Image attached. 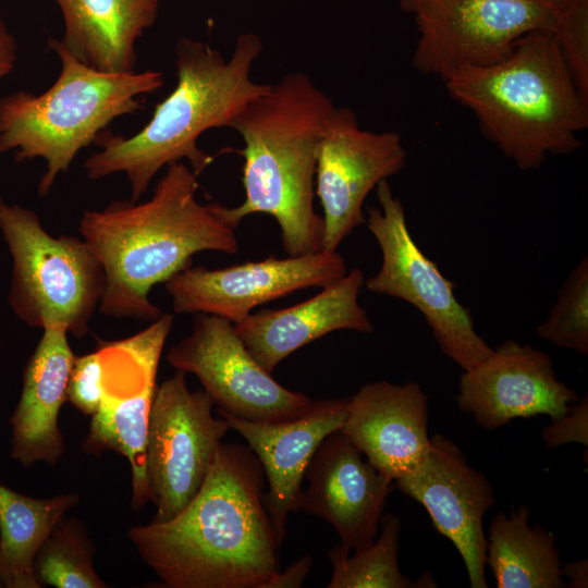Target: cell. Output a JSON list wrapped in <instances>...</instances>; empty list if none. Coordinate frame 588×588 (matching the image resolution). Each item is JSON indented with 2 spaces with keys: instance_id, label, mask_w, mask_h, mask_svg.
Masks as SVG:
<instances>
[{
  "instance_id": "30bf717a",
  "label": "cell",
  "mask_w": 588,
  "mask_h": 588,
  "mask_svg": "<svg viewBox=\"0 0 588 588\" xmlns=\"http://www.w3.org/2000/svg\"><path fill=\"white\" fill-rule=\"evenodd\" d=\"M173 314L162 313L140 332L115 341H98L102 363V400L91 416L83 451H114L132 469L133 510L150 501L146 476V443L157 370Z\"/></svg>"
},
{
  "instance_id": "4316f807",
  "label": "cell",
  "mask_w": 588,
  "mask_h": 588,
  "mask_svg": "<svg viewBox=\"0 0 588 588\" xmlns=\"http://www.w3.org/2000/svg\"><path fill=\"white\" fill-rule=\"evenodd\" d=\"M538 336L561 348L588 355V258L585 256L562 283Z\"/></svg>"
},
{
  "instance_id": "484cf974",
  "label": "cell",
  "mask_w": 588,
  "mask_h": 588,
  "mask_svg": "<svg viewBox=\"0 0 588 588\" xmlns=\"http://www.w3.org/2000/svg\"><path fill=\"white\" fill-rule=\"evenodd\" d=\"M95 546L85 525L63 516L41 543L34 559V575L40 587L106 588L94 568Z\"/></svg>"
},
{
  "instance_id": "1f68e13d",
  "label": "cell",
  "mask_w": 588,
  "mask_h": 588,
  "mask_svg": "<svg viewBox=\"0 0 588 588\" xmlns=\"http://www.w3.org/2000/svg\"><path fill=\"white\" fill-rule=\"evenodd\" d=\"M17 59L15 38L7 24L0 19V79L7 76L14 68ZM0 196V206L2 204Z\"/></svg>"
},
{
  "instance_id": "4fadbf2b",
  "label": "cell",
  "mask_w": 588,
  "mask_h": 588,
  "mask_svg": "<svg viewBox=\"0 0 588 588\" xmlns=\"http://www.w3.org/2000/svg\"><path fill=\"white\" fill-rule=\"evenodd\" d=\"M405 162L400 134L363 130L354 110L332 108L318 148L315 179L323 210L322 249L335 252L365 222L363 207L368 194L401 172Z\"/></svg>"
},
{
  "instance_id": "d4e9b609",
  "label": "cell",
  "mask_w": 588,
  "mask_h": 588,
  "mask_svg": "<svg viewBox=\"0 0 588 588\" xmlns=\"http://www.w3.org/2000/svg\"><path fill=\"white\" fill-rule=\"evenodd\" d=\"M401 519L395 514L382 515L380 535L370 543L351 550L341 543L328 552L332 565L329 588H433L430 574L412 580L399 565Z\"/></svg>"
},
{
  "instance_id": "277c9868",
  "label": "cell",
  "mask_w": 588,
  "mask_h": 588,
  "mask_svg": "<svg viewBox=\"0 0 588 588\" xmlns=\"http://www.w3.org/2000/svg\"><path fill=\"white\" fill-rule=\"evenodd\" d=\"M331 98L301 72L283 75L250 101L229 127L244 143V201L233 208L217 203L233 228L253 213L272 216L287 256L322 249L323 218L314 206L317 155Z\"/></svg>"
},
{
  "instance_id": "ffe728a7",
  "label": "cell",
  "mask_w": 588,
  "mask_h": 588,
  "mask_svg": "<svg viewBox=\"0 0 588 588\" xmlns=\"http://www.w3.org/2000/svg\"><path fill=\"white\" fill-rule=\"evenodd\" d=\"M365 277L354 268L314 297L282 309L250 314L234 329L268 372L304 345L338 330L371 333L373 326L358 296Z\"/></svg>"
},
{
  "instance_id": "7402d4cb",
  "label": "cell",
  "mask_w": 588,
  "mask_h": 588,
  "mask_svg": "<svg viewBox=\"0 0 588 588\" xmlns=\"http://www.w3.org/2000/svg\"><path fill=\"white\" fill-rule=\"evenodd\" d=\"M64 24L61 45L79 62L108 73L134 72L136 44L161 0H54Z\"/></svg>"
},
{
  "instance_id": "6da1fadb",
  "label": "cell",
  "mask_w": 588,
  "mask_h": 588,
  "mask_svg": "<svg viewBox=\"0 0 588 588\" xmlns=\"http://www.w3.org/2000/svg\"><path fill=\"white\" fill-rule=\"evenodd\" d=\"M265 474L248 446L221 443L196 495L175 516L132 527L142 560L169 588H264L280 571Z\"/></svg>"
},
{
  "instance_id": "3957f363",
  "label": "cell",
  "mask_w": 588,
  "mask_h": 588,
  "mask_svg": "<svg viewBox=\"0 0 588 588\" xmlns=\"http://www.w3.org/2000/svg\"><path fill=\"white\" fill-rule=\"evenodd\" d=\"M262 49L258 35L244 33L225 60L208 44L180 38L174 48V89L134 135L126 137L109 130L99 135L96 145L100 149L84 162L87 177L96 181L124 173L131 200L137 201L163 167L187 160L199 175L213 161L198 147L200 135L210 128L229 127L250 101L269 90L271 84L250 77Z\"/></svg>"
},
{
  "instance_id": "ac0fdd59",
  "label": "cell",
  "mask_w": 588,
  "mask_h": 588,
  "mask_svg": "<svg viewBox=\"0 0 588 588\" xmlns=\"http://www.w3.org/2000/svg\"><path fill=\"white\" fill-rule=\"evenodd\" d=\"M428 395L419 383L381 380L347 397L339 430L375 468L395 481L414 473L428 456Z\"/></svg>"
},
{
  "instance_id": "ba28073f",
  "label": "cell",
  "mask_w": 588,
  "mask_h": 588,
  "mask_svg": "<svg viewBox=\"0 0 588 588\" xmlns=\"http://www.w3.org/2000/svg\"><path fill=\"white\" fill-rule=\"evenodd\" d=\"M380 208L368 207L367 228L382 255L379 271L365 281L370 292L403 299L424 316L441 352L467 370L493 351L476 332L471 315L448 280L414 241L405 209L388 180L377 187Z\"/></svg>"
},
{
  "instance_id": "cb8c5ba5",
  "label": "cell",
  "mask_w": 588,
  "mask_h": 588,
  "mask_svg": "<svg viewBox=\"0 0 588 588\" xmlns=\"http://www.w3.org/2000/svg\"><path fill=\"white\" fill-rule=\"evenodd\" d=\"M79 497L36 499L0 483V583L7 588H39L34 559L54 525Z\"/></svg>"
},
{
  "instance_id": "9a60e30c",
  "label": "cell",
  "mask_w": 588,
  "mask_h": 588,
  "mask_svg": "<svg viewBox=\"0 0 588 588\" xmlns=\"http://www.w3.org/2000/svg\"><path fill=\"white\" fill-rule=\"evenodd\" d=\"M394 486L421 504L437 531L454 544L470 587L487 588L483 517L495 503L488 477L468 464L453 440L436 433L422 464Z\"/></svg>"
},
{
  "instance_id": "8992f818",
  "label": "cell",
  "mask_w": 588,
  "mask_h": 588,
  "mask_svg": "<svg viewBox=\"0 0 588 588\" xmlns=\"http://www.w3.org/2000/svg\"><path fill=\"white\" fill-rule=\"evenodd\" d=\"M47 45L61 61L56 82L38 96L19 90L0 98V152L13 150L19 162L44 159L41 196L83 148L115 119L142 110V96L164 83L160 71L101 72L75 59L60 40L49 38Z\"/></svg>"
},
{
  "instance_id": "2e32d148",
  "label": "cell",
  "mask_w": 588,
  "mask_h": 588,
  "mask_svg": "<svg viewBox=\"0 0 588 588\" xmlns=\"http://www.w3.org/2000/svg\"><path fill=\"white\" fill-rule=\"evenodd\" d=\"M558 379L549 354L514 340L501 343L482 362L463 370L456 404L487 430L517 418L547 415L555 419L578 400Z\"/></svg>"
},
{
  "instance_id": "7a4b0ae2",
  "label": "cell",
  "mask_w": 588,
  "mask_h": 588,
  "mask_svg": "<svg viewBox=\"0 0 588 588\" xmlns=\"http://www.w3.org/2000/svg\"><path fill=\"white\" fill-rule=\"evenodd\" d=\"M197 177L183 161L175 162L148 200H113L83 212L79 232L106 274L101 314L152 322L162 315L148 297L154 285L192 266L196 253H237L236 229L217 203L197 200Z\"/></svg>"
},
{
  "instance_id": "836d02e7",
  "label": "cell",
  "mask_w": 588,
  "mask_h": 588,
  "mask_svg": "<svg viewBox=\"0 0 588 588\" xmlns=\"http://www.w3.org/2000/svg\"><path fill=\"white\" fill-rule=\"evenodd\" d=\"M3 587L2 584L0 583V588Z\"/></svg>"
},
{
  "instance_id": "52a82bcc",
  "label": "cell",
  "mask_w": 588,
  "mask_h": 588,
  "mask_svg": "<svg viewBox=\"0 0 588 588\" xmlns=\"http://www.w3.org/2000/svg\"><path fill=\"white\" fill-rule=\"evenodd\" d=\"M0 230L12 257L9 304L32 328L89 332L106 290L103 268L77 236H52L39 217L19 205L0 206Z\"/></svg>"
},
{
  "instance_id": "83f0119b",
  "label": "cell",
  "mask_w": 588,
  "mask_h": 588,
  "mask_svg": "<svg viewBox=\"0 0 588 588\" xmlns=\"http://www.w3.org/2000/svg\"><path fill=\"white\" fill-rule=\"evenodd\" d=\"M553 35L574 82L588 100V0H549Z\"/></svg>"
},
{
  "instance_id": "9c48e42d",
  "label": "cell",
  "mask_w": 588,
  "mask_h": 588,
  "mask_svg": "<svg viewBox=\"0 0 588 588\" xmlns=\"http://www.w3.org/2000/svg\"><path fill=\"white\" fill-rule=\"evenodd\" d=\"M400 7L418 30L412 65L443 82L501 61L531 30L554 28L549 0H400Z\"/></svg>"
},
{
  "instance_id": "8fae6325",
  "label": "cell",
  "mask_w": 588,
  "mask_h": 588,
  "mask_svg": "<svg viewBox=\"0 0 588 588\" xmlns=\"http://www.w3.org/2000/svg\"><path fill=\"white\" fill-rule=\"evenodd\" d=\"M186 372L176 370L156 389L149 414L146 476L152 522L175 516L196 495L215 462L230 426L215 418L210 396L191 391Z\"/></svg>"
},
{
  "instance_id": "e0dca14e",
  "label": "cell",
  "mask_w": 588,
  "mask_h": 588,
  "mask_svg": "<svg viewBox=\"0 0 588 588\" xmlns=\"http://www.w3.org/2000/svg\"><path fill=\"white\" fill-rule=\"evenodd\" d=\"M340 430L317 448L305 474L299 510L333 526L348 550L370 543L378 534L394 481L381 474Z\"/></svg>"
},
{
  "instance_id": "5b68a950",
  "label": "cell",
  "mask_w": 588,
  "mask_h": 588,
  "mask_svg": "<svg viewBox=\"0 0 588 588\" xmlns=\"http://www.w3.org/2000/svg\"><path fill=\"white\" fill-rule=\"evenodd\" d=\"M444 85L520 170L538 169L549 156L583 146L579 134L588 126V100L548 29L525 34L501 61L461 69Z\"/></svg>"
},
{
  "instance_id": "603a6c76",
  "label": "cell",
  "mask_w": 588,
  "mask_h": 588,
  "mask_svg": "<svg viewBox=\"0 0 588 588\" xmlns=\"http://www.w3.org/2000/svg\"><path fill=\"white\" fill-rule=\"evenodd\" d=\"M525 504L509 515L498 513L489 525L486 566L498 588H562L560 550L556 538L539 524L529 523Z\"/></svg>"
},
{
  "instance_id": "4dcf8cb0",
  "label": "cell",
  "mask_w": 588,
  "mask_h": 588,
  "mask_svg": "<svg viewBox=\"0 0 588 588\" xmlns=\"http://www.w3.org/2000/svg\"><path fill=\"white\" fill-rule=\"evenodd\" d=\"M313 564L308 554L302 556L283 572H278L264 588H298L302 587Z\"/></svg>"
},
{
  "instance_id": "d6a6232c",
  "label": "cell",
  "mask_w": 588,
  "mask_h": 588,
  "mask_svg": "<svg viewBox=\"0 0 588 588\" xmlns=\"http://www.w3.org/2000/svg\"><path fill=\"white\" fill-rule=\"evenodd\" d=\"M562 574L568 578L565 587L587 588L588 587V561L577 560L567 564H562Z\"/></svg>"
},
{
  "instance_id": "5bb4252c",
  "label": "cell",
  "mask_w": 588,
  "mask_h": 588,
  "mask_svg": "<svg viewBox=\"0 0 588 588\" xmlns=\"http://www.w3.org/2000/svg\"><path fill=\"white\" fill-rule=\"evenodd\" d=\"M347 273L341 254L321 249L220 269L189 266L166 282L176 314H209L233 324L261 304L308 287L328 286Z\"/></svg>"
},
{
  "instance_id": "7c38bea8",
  "label": "cell",
  "mask_w": 588,
  "mask_h": 588,
  "mask_svg": "<svg viewBox=\"0 0 588 588\" xmlns=\"http://www.w3.org/2000/svg\"><path fill=\"white\" fill-rule=\"evenodd\" d=\"M167 360L198 378L218 414L282 422L306 415L318 403L275 381L248 352L234 324L215 315L198 313L192 332L169 350Z\"/></svg>"
},
{
  "instance_id": "44dd1931",
  "label": "cell",
  "mask_w": 588,
  "mask_h": 588,
  "mask_svg": "<svg viewBox=\"0 0 588 588\" xmlns=\"http://www.w3.org/2000/svg\"><path fill=\"white\" fill-rule=\"evenodd\" d=\"M66 334L61 328L44 329L23 372L21 396L10 418V455L24 467L37 462L54 465L65 450L58 419L75 357Z\"/></svg>"
},
{
  "instance_id": "d6986e66",
  "label": "cell",
  "mask_w": 588,
  "mask_h": 588,
  "mask_svg": "<svg viewBox=\"0 0 588 588\" xmlns=\"http://www.w3.org/2000/svg\"><path fill=\"white\" fill-rule=\"evenodd\" d=\"M346 404L347 399L318 400L306 415L282 422L250 421L219 414L230 429L245 439L262 467L268 482L265 503L280 544L286 538L289 514L299 511L307 467L321 441L341 428Z\"/></svg>"
},
{
  "instance_id": "f546056e",
  "label": "cell",
  "mask_w": 588,
  "mask_h": 588,
  "mask_svg": "<svg viewBox=\"0 0 588 588\" xmlns=\"http://www.w3.org/2000/svg\"><path fill=\"white\" fill-rule=\"evenodd\" d=\"M546 445L550 449L567 443L588 445V399L587 394L573 403L562 416L551 419L541 431Z\"/></svg>"
},
{
  "instance_id": "f1b7e54d",
  "label": "cell",
  "mask_w": 588,
  "mask_h": 588,
  "mask_svg": "<svg viewBox=\"0 0 588 588\" xmlns=\"http://www.w3.org/2000/svg\"><path fill=\"white\" fill-rule=\"evenodd\" d=\"M102 400L100 352L75 356L68 382V401L81 413L93 416Z\"/></svg>"
}]
</instances>
